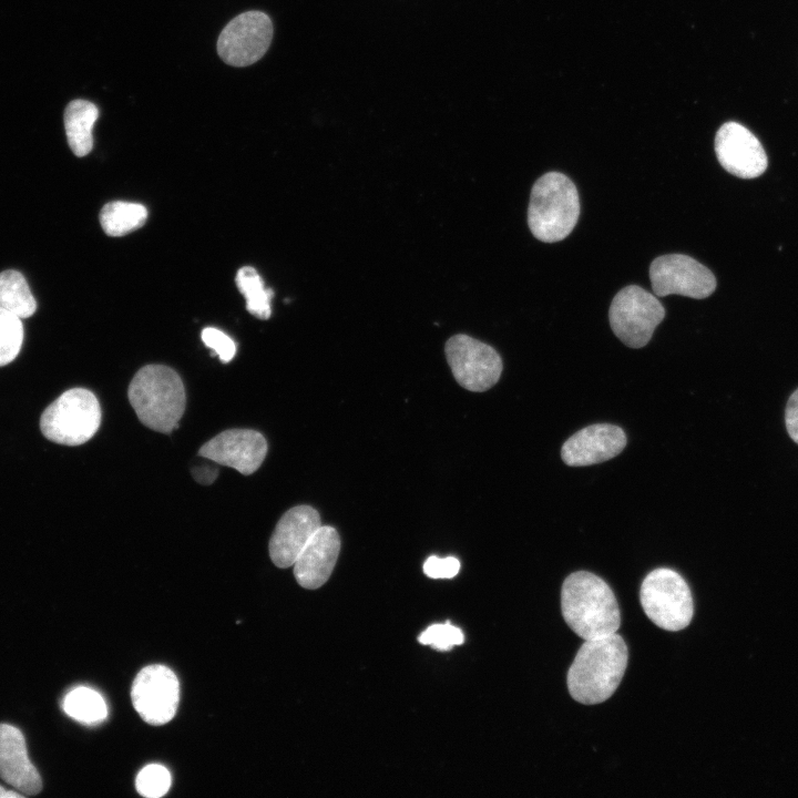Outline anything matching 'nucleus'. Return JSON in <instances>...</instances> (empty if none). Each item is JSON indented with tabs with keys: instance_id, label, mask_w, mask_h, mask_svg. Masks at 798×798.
I'll list each match as a JSON object with an SVG mask.
<instances>
[{
	"instance_id": "f257e3e1",
	"label": "nucleus",
	"mask_w": 798,
	"mask_h": 798,
	"mask_svg": "<svg viewBox=\"0 0 798 798\" xmlns=\"http://www.w3.org/2000/svg\"><path fill=\"white\" fill-rule=\"evenodd\" d=\"M628 661L626 643L617 633L585 640L567 672V689L576 702L595 705L618 687Z\"/></svg>"
},
{
	"instance_id": "f03ea898",
	"label": "nucleus",
	"mask_w": 798,
	"mask_h": 798,
	"mask_svg": "<svg viewBox=\"0 0 798 798\" xmlns=\"http://www.w3.org/2000/svg\"><path fill=\"white\" fill-rule=\"evenodd\" d=\"M561 610L565 623L584 641L608 636L621 626L613 591L600 576L587 571L574 572L564 580Z\"/></svg>"
},
{
	"instance_id": "7ed1b4c3",
	"label": "nucleus",
	"mask_w": 798,
	"mask_h": 798,
	"mask_svg": "<svg viewBox=\"0 0 798 798\" xmlns=\"http://www.w3.org/2000/svg\"><path fill=\"white\" fill-rule=\"evenodd\" d=\"M129 401L139 420L147 428L170 433L185 410V389L175 370L164 365H146L133 377Z\"/></svg>"
},
{
	"instance_id": "20e7f679",
	"label": "nucleus",
	"mask_w": 798,
	"mask_h": 798,
	"mask_svg": "<svg viewBox=\"0 0 798 798\" xmlns=\"http://www.w3.org/2000/svg\"><path fill=\"white\" fill-rule=\"evenodd\" d=\"M579 215V194L566 175L549 172L536 180L528 208V224L535 238L544 243L564 239Z\"/></svg>"
},
{
	"instance_id": "39448f33",
	"label": "nucleus",
	"mask_w": 798,
	"mask_h": 798,
	"mask_svg": "<svg viewBox=\"0 0 798 798\" xmlns=\"http://www.w3.org/2000/svg\"><path fill=\"white\" fill-rule=\"evenodd\" d=\"M100 423L101 408L94 393L84 388H73L47 407L40 419V429L50 441L80 446L95 434Z\"/></svg>"
},
{
	"instance_id": "423d86ee",
	"label": "nucleus",
	"mask_w": 798,
	"mask_h": 798,
	"mask_svg": "<svg viewBox=\"0 0 798 798\" xmlns=\"http://www.w3.org/2000/svg\"><path fill=\"white\" fill-rule=\"evenodd\" d=\"M640 598L646 616L663 630H683L693 618L690 590L674 570L659 567L648 573L642 582Z\"/></svg>"
},
{
	"instance_id": "0eeeda50",
	"label": "nucleus",
	"mask_w": 798,
	"mask_h": 798,
	"mask_svg": "<svg viewBox=\"0 0 798 798\" xmlns=\"http://www.w3.org/2000/svg\"><path fill=\"white\" fill-rule=\"evenodd\" d=\"M610 325L615 336L631 348H642L665 317V308L653 294L636 285L621 289L613 298Z\"/></svg>"
},
{
	"instance_id": "6e6552de",
	"label": "nucleus",
	"mask_w": 798,
	"mask_h": 798,
	"mask_svg": "<svg viewBox=\"0 0 798 798\" xmlns=\"http://www.w3.org/2000/svg\"><path fill=\"white\" fill-rule=\"evenodd\" d=\"M446 357L458 383L467 390L481 392L497 383L502 372V359L489 345L459 334L444 346Z\"/></svg>"
},
{
	"instance_id": "1a4fd4ad",
	"label": "nucleus",
	"mask_w": 798,
	"mask_h": 798,
	"mask_svg": "<svg viewBox=\"0 0 798 798\" xmlns=\"http://www.w3.org/2000/svg\"><path fill=\"white\" fill-rule=\"evenodd\" d=\"M270 18L262 11H246L231 20L217 40L221 59L232 66H247L266 53L273 39Z\"/></svg>"
},
{
	"instance_id": "9d476101",
	"label": "nucleus",
	"mask_w": 798,
	"mask_h": 798,
	"mask_svg": "<svg viewBox=\"0 0 798 798\" xmlns=\"http://www.w3.org/2000/svg\"><path fill=\"white\" fill-rule=\"evenodd\" d=\"M649 279L657 297L682 295L703 299L716 288L713 273L696 259L683 254L656 257L649 266Z\"/></svg>"
},
{
	"instance_id": "9b49d317",
	"label": "nucleus",
	"mask_w": 798,
	"mask_h": 798,
	"mask_svg": "<svg viewBox=\"0 0 798 798\" xmlns=\"http://www.w3.org/2000/svg\"><path fill=\"white\" fill-rule=\"evenodd\" d=\"M132 704L140 717L150 725L168 723L176 714L180 684L166 666L150 665L136 675L131 689Z\"/></svg>"
},
{
	"instance_id": "f8f14e48",
	"label": "nucleus",
	"mask_w": 798,
	"mask_h": 798,
	"mask_svg": "<svg viewBox=\"0 0 798 798\" xmlns=\"http://www.w3.org/2000/svg\"><path fill=\"white\" fill-rule=\"evenodd\" d=\"M715 152L720 165L740 178L757 177L767 168V155L760 142L736 122H727L717 131Z\"/></svg>"
},
{
	"instance_id": "ddd939ff",
	"label": "nucleus",
	"mask_w": 798,
	"mask_h": 798,
	"mask_svg": "<svg viewBox=\"0 0 798 798\" xmlns=\"http://www.w3.org/2000/svg\"><path fill=\"white\" fill-rule=\"evenodd\" d=\"M267 442L263 434L250 429H229L205 442L198 456L249 475L263 463Z\"/></svg>"
},
{
	"instance_id": "4468645a",
	"label": "nucleus",
	"mask_w": 798,
	"mask_h": 798,
	"mask_svg": "<svg viewBox=\"0 0 798 798\" xmlns=\"http://www.w3.org/2000/svg\"><path fill=\"white\" fill-rule=\"evenodd\" d=\"M625 446L623 429L611 423H596L572 434L562 446L561 457L571 467L591 466L616 457Z\"/></svg>"
},
{
	"instance_id": "2eb2a0df",
	"label": "nucleus",
	"mask_w": 798,
	"mask_h": 798,
	"mask_svg": "<svg viewBox=\"0 0 798 798\" xmlns=\"http://www.w3.org/2000/svg\"><path fill=\"white\" fill-rule=\"evenodd\" d=\"M320 526L319 513L309 505H297L285 512L269 540L268 549L273 563L282 569L293 566Z\"/></svg>"
},
{
	"instance_id": "dca6fc26",
	"label": "nucleus",
	"mask_w": 798,
	"mask_h": 798,
	"mask_svg": "<svg viewBox=\"0 0 798 798\" xmlns=\"http://www.w3.org/2000/svg\"><path fill=\"white\" fill-rule=\"evenodd\" d=\"M340 551L338 532L321 525L299 553L293 567L298 584L308 590L324 585L336 565Z\"/></svg>"
},
{
	"instance_id": "f3484780",
	"label": "nucleus",
	"mask_w": 798,
	"mask_h": 798,
	"mask_svg": "<svg viewBox=\"0 0 798 798\" xmlns=\"http://www.w3.org/2000/svg\"><path fill=\"white\" fill-rule=\"evenodd\" d=\"M0 777L24 796L42 789L41 777L28 757L22 733L8 724H0Z\"/></svg>"
},
{
	"instance_id": "a211bd4d",
	"label": "nucleus",
	"mask_w": 798,
	"mask_h": 798,
	"mask_svg": "<svg viewBox=\"0 0 798 798\" xmlns=\"http://www.w3.org/2000/svg\"><path fill=\"white\" fill-rule=\"evenodd\" d=\"M99 117L98 106L86 100L71 101L64 111V129L71 151L85 156L93 147L92 129Z\"/></svg>"
},
{
	"instance_id": "6ab92c4d",
	"label": "nucleus",
	"mask_w": 798,
	"mask_h": 798,
	"mask_svg": "<svg viewBox=\"0 0 798 798\" xmlns=\"http://www.w3.org/2000/svg\"><path fill=\"white\" fill-rule=\"evenodd\" d=\"M147 218L144 205L114 201L105 204L100 212V223L109 236H123L142 227Z\"/></svg>"
},
{
	"instance_id": "aec40b11",
	"label": "nucleus",
	"mask_w": 798,
	"mask_h": 798,
	"mask_svg": "<svg viewBox=\"0 0 798 798\" xmlns=\"http://www.w3.org/2000/svg\"><path fill=\"white\" fill-rule=\"evenodd\" d=\"M0 307L19 318L34 314L37 301L21 273L12 269L0 273Z\"/></svg>"
},
{
	"instance_id": "412c9836",
	"label": "nucleus",
	"mask_w": 798,
	"mask_h": 798,
	"mask_svg": "<svg viewBox=\"0 0 798 798\" xmlns=\"http://www.w3.org/2000/svg\"><path fill=\"white\" fill-rule=\"evenodd\" d=\"M63 710L73 719L95 725L108 716V706L103 697L89 687H76L69 692L63 699Z\"/></svg>"
},
{
	"instance_id": "4be33fe9",
	"label": "nucleus",
	"mask_w": 798,
	"mask_h": 798,
	"mask_svg": "<svg viewBox=\"0 0 798 798\" xmlns=\"http://www.w3.org/2000/svg\"><path fill=\"white\" fill-rule=\"evenodd\" d=\"M235 282L246 299L247 310L255 317L268 319L272 314L273 290L265 287L257 270L250 266H244L237 272Z\"/></svg>"
},
{
	"instance_id": "5701e85b",
	"label": "nucleus",
	"mask_w": 798,
	"mask_h": 798,
	"mask_svg": "<svg viewBox=\"0 0 798 798\" xmlns=\"http://www.w3.org/2000/svg\"><path fill=\"white\" fill-rule=\"evenodd\" d=\"M23 341L21 318L0 307V367L13 361Z\"/></svg>"
},
{
	"instance_id": "b1692460",
	"label": "nucleus",
	"mask_w": 798,
	"mask_h": 798,
	"mask_svg": "<svg viewBox=\"0 0 798 798\" xmlns=\"http://www.w3.org/2000/svg\"><path fill=\"white\" fill-rule=\"evenodd\" d=\"M135 787L137 792L144 797L160 798L171 787L170 771L161 765H149L139 773Z\"/></svg>"
},
{
	"instance_id": "393cba45",
	"label": "nucleus",
	"mask_w": 798,
	"mask_h": 798,
	"mask_svg": "<svg viewBox=\"0 0 798 798\" xmlns=\"http://www.w3.org/2000/svg\"><path fill=\"white\" fill-rule=\"evenodd\" d=\"M418 641L438 651H449L454 645L462 644L464 636L460 628L446 623L431 625L419 635Z\"/></svg>"
},
{
	"instance_id": "a878e982",
	"label": "nucleus",
	"mask_w": 798,
	"mask_h": 798,
	"mask_svg": "<svg viewBox=\"0 0 798 798\" xmlns=\"http://www.w3.org/2000/svg\"><path fill=\"white\" fill-rule=\"evenodd\" d=\"M202 340L223 362H229L236 354V345L233 339L217 328H204L202 330Z\"/></svg>"
},
{
	"instance_id": "bb28decb",
	"label": "nucleus",
	"mask_w": 798,
	"mask_h": 798,
	"mask_svg": "<svg viewBox=\"0 0 798 798\" xmlns=\"http://www.w3.org/2000/svg\"><path fill=\"white\" fill-rule=\"evenodd\" d=\"M460 562L453 556L439 557L432 555L423 564V572L431 579H451L458 574Z\"/></svg>"
},
{
	"instance_id": "cd10ccee",
	"label": "nucleus",
	"mask_w": 798,
	"mask_h": 798,
	"mask_svg": "<svg viewBox=\"0 0 798 798\" xmlns=\"http://www.w3.org/2000/svg\"><path fill=\"white\" fill-rule=\"evenodd\" d=\"M785 422L790 438L798 443V389L792 392L787 401Z\"/></svg>"
},
{
	"instance_id": "c85d7f7f",
	"label": "nucleus",
	"mask_w": 798,
	"mask_h": 798,
	"mask_svg": "<svg viewBox=\"0 0 798 798\" xmlns=\"http://www.w3.org/2000/svg\"><path fill=\"white\" fill-rule=\"evenodd\" d=\"M217 469L208 466L196 467L192 470L195 480L202 484L212 483L217 477Z\"/></svg>"
},
{
	"instance_id": "c756f323",
	"label": "nucleus",
	"mask_w": 798,
	"mask_h": 798,
	"mask_svg": "<svg viewBox=\"0 0 798 798\" xmlns=\"http://www.w3.org/2000/svg\"><path fill=\"white\" fill-rule=\"evenodd\" d=\"M24 795L17 791V790H7L3 787L0 786V798L7 797V798H22Z\"/></svg>"
}]
</instances>
